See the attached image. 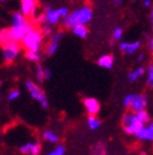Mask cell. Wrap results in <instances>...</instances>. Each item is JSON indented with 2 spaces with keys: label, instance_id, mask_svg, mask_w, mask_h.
Listing matches in <instances>:
<instances>
[{
  "label": "cell",
  "instance_id": "18",
  "mask_svg": "<svg viewBox=\"0 0 153 155\" xmlns=\"http://www.w3.org/2000/svg\"><path fill=\"white\" fill-rule=\"evenodd\" d=\"M101 124H102V122L96 117V115H90L88 117V126L92 130H96L100 128Z\"/></svg>",
  "mask_w": 153,
  "mask_h": 155
},
{
  "label": "cell",
  "instance_id": "32",
  "mask_svg": "<svg viewBox=\"0 0 153 155\" xmlns=\"http://www.w3.org/2000/svg\"><path fill=\"white\" fill-rule=\"evenodd\" d=\"M145 58H146V56H145V54H142V53L138 54V56H137V58H136L137 63H142V61H145Z\"/></svg>",
  "mask_w": 153,
  "mask_h": 155
},
{
  "label": "cell",
  "instance_id": "27",
  "mask_svg": "<svg viewBox=\"0 0 153 155\" xmlns=\"http://www.w3.org/2000/svg\"><path fill=\"white\" fill-rule=\"evenodd\" d=\"M64 148H63L62 145H58L57 148L55 149L54 151H52V152L47 153L46 155H64Z\"/></svg>",
  "mask_w": 153,
  "mask_h": 155
},
{
  "label": "cell",
  "instance_id": "25",
  "mask_svg": "<svg viewBox=\"0 0 153 155\" xmlns=\"http://www.w3.org/2000/svg\"><path fill=\"white\" fill-rule=\"evenodd\" d=\"M123 37V29L121 27H116L113 31V40L115 41H120Z\"/></svg>",
  "mask_w": 153,
  "mask_h": 155
},
{
  "label": "cell",
  "instance_id": "16",
  "mask_svg": "<svg viewBox=\"0 0 153 155\" xmlns=\"http://www.w3.org/2000/svg\"><path fill=\"white\" fill-rule=\"evenodd\" d=\"M72 31L75 36H77L80 39H86L87 36H88V34H89L88 28H87V26L84 24L75 25V26L72 28Z\"/></svg>",
  "mask_w": 153,
  "mask_h": 155
},
{
  "label": "cell",
  "instance_id": "4",
  "mask_svg": "<svg viewBox=\"0 0 153 155\" xmlns=\"http://www.w3.org/2000/svg\"><path fill=\"white\" fill-rule=\"evenodd\" d=\"M25 86H26L27 91H28V93L30 94L32 99L36 100L41 106L43 107L44 109L48 108L47 97H46L45 93L43 92V90H42L38 84H36V83L31 80H27L26 82H25Z\"/></svg>",
  "mask_w": 153,
  "mask_h": 155
},
{
  "label": "cell",
  "instance_id": "8",
  "mask_svg": "<svg viewBox=\"0 0 153 155\" xmlns=\"http://www.w3.org/2000/svg\"><path fill=\"white\" fill-rule=\"evenodd\" d=\"M43 18L44 23H47V24L52 25V26L57 25L61 21V16L59 15L58 9H53V8L48 7V5H46L44 8Z\"/></svg>",
  "mask_w": 153,
  "mask_h": 155
},
{
  "label": "cell",
  "instance_id": "11",
  "mask_svg": "<svg viewBox=\"0 0 153 155\" xmlns=\"http://www.w3.org/2000/svg\"><path fill=\"white\" fill-rule=\"evenodd\" d=\"M20 152L26 155H40L42 151V145L39 141L36 142H27L20 147Z\"/></svg>",
  "mask_w": 153,
  "mask_h": 155
},
{
  "label": "cell",
  "instance_id": "6",
  "mask_svg": "<svg viewBox=\"0 0 153 155\" xmlns=\"http://www.w3.org/2000/svg\"><path fill=\"white\" fill-rule=\"evenodd\" d=\"M148 106V98L145 95L141 94H133L132 95L131 104H130V110L132 112H140L146 110Z\"/></svg>",
  "mask_w": 153,
  "mask_h": 155
},
{
  "label": "cell",
  "instance_id": "36",
  "mask_svg": "<svg viewBox=\"0 0 153 155\" xmlns=\"http://www.w3.org/2000/svg\"><path fill=\"white\" fill-rule=\"evenodd\" d=\"M102 153H103V150L102 149H98V151H94V155H102Z\"/></svg>",
  "mask_w": 153,
  "mask_h": 155
},
{
  "label": "cell",
  "instance_id": "3",
  "mask_svg": "<svg viewBox=\"0 0 153 155\" xmlns=\"http://www.w3.org/2000/svg\"><path fill=\"white\" fill-rule=\"evenodd\" d=\"M122 126L124 128V131L129 135H135L139 129L145 126V124L140 121L137 113L135 112H127L122 117Z\"/></svg>",
  "mask_w": 153,
  "mask_h": 155
},
{
  "label": "cell",
  "instance_id": "28",
  "mask_svg": "<svg viewBox=\"0 0 153 155\" xmlns=\"http://www.w3.org/2000/svg\"><path fill=\"white\" fill-rule=\"evenodd\" d=\"M58 12H59V15L61 16V18H64V17H67V15H69V9L65 7H61L58 9Z\"/></svg>",
  "mask_w": 153,
  "mask_h": 155
},
{
  "label": "cell",
  "instance_id": "38",
  "mask_svg": "<svg viewBox=\"0 0 153 155\" xmlns=\"http://www.w3.org/2000/svg\"><path fill=\"white\" fill-rule=\"evenodd\" d=\"M0 86H1V80H0Z\"/></svg>",
  "mask_w": 153,
  "mask_h": 155
},
{
  "label": "cell",
  "instance_id": "40",
  "mask_svg": "<svg viewBox=\"0 0 153 155\" xmlns=\"http://www.w3.org/2000/svg\"><path fill=\"white\" fill-rule=\"evenodd\" d=\"M0 30H1V28H0Z\"/></svg>",
  "mask_w": 153,
  "mask_h": 155
},
{
  "label": "cell",
  "instance_id": "5",
  "mask_svg": "<svg viewBox=\"0 0 153 155\" xmlns=\"http://www.w3.org/2000/svg\"><path fill=\"white\" fill-rule=\"evenodd\" d=\"M2 46V57L3 61L7 64H12L18 56L20 52V46L18 42L16 41H9Z\"/></svg>",
  "mask_w": 153,
  "mask_h": 155
},
{
  "label": "cell",
  "instance_id": "17",
  "mask_svg": "<svg viewBox=\"0 0 153 155\" xmlns=\"http://www.w3.org/2000/svg\"><path fill=\"white\" fill-rule=\"evenodd\" d=\"M59 44L60 42H56L53 41V40H49L48 42L47 46H46V50H45V54L47 56H52L58 51V48H59Z\"/></svg>",
  "mask_w": 153,
  "mask_h": 155
},
{
  "label": "cell",
  "instance_id": "15",
  "mask_svg": "<svg viewBox=\"0 0 153 155\" xmlns=\"http://www.w3.org/2000/svg\"><path fill=\"white\" fill-rule=\"evenodd\" d=\"M145 72H146L145 67L139 66V67L135 68V69H133L132 71H130L129 74H127V79H129L130 82L134 83V82H136V81H138L139 79L145 74Z\"/></svg>",
  "mask_w": 153,
  "mask_h": 155
},
{
  "label": "cell",
  "instance_id": "13",
  "mask_svg": "<svg viewBox=\"0 0 153 155\" xmlns=\"http://www.w3.org/2000/svg\"><path fill=\"white\" fill-rule=\"evenodd\" d=\"M31 24L29 22L28 17L24 15L22 12H14L12 14V21H11V26L19 27V26H26V25Z\"/></svg>",
  "mask_w": 153,
  "mask_h": 155
},
{
  "label": "cell",
  "instance_id": "2",
  "mask_svg": "<svg viewBox=\"0 0 153 155\" xmlns=\"http://www.w3.org/2000/svg\"><path fill=\"white\" fill-rule=\"evenodd\" d=\"M42 43H43V35L40 29L36 28V27L27 32V35L22 40L23 46L27 51L32 52H40Z\"/></svg>",
  "mask_w": 153,
  "mask_h": 155
},
{
  "label": "cell",
  "instance_id": "33",
  "mask_svg": "<svg viewBox=\"0 0 153 155\" xmlns=\"http://www.w3.org/2000/svg\"><path fill=\"white\" fill-rule=\"evenodd\" d=\"M145 8H151L152 7V1L151 0H144V2H142Z\"/></svg>",
  "mask_w": 153,
  "mask_h": 155
},
{
  "label": "cell",
  "instance_id": "1",
  "mask_svg": "<svg viewBox=\"0 0 153 155\" xmlns=\"http://www.w3.org/2000/svg\"><path fill=\"white\" fill-rule=\"evenodd\" d=\"M92 16H93V13H92L91 7L85 5V7L78 8V9L74 10L73 12L69 13V15L63 18L62 24L65 28L72 29L75 25H87L92 19Z\"/></svg>",
  "mask_w": 153,
  "mask_h": 155
},
{
  "label": "cell",
  "instance_id": "20",
  "mask_svg": "<svg viewBox=\"0 0 153 155\" xmlns=\"http://www.w3.org/2000/svg\"><path fill=\"white\" fill-rule=\"evenodd\" d=\"M43 138L45 139L46 141L52 142V143H57L58 141H59V137H58V136L52 130H45L44 131Z\"/></svg>",
  "mask_w": 153,
  "mask_h": 155
},
{
  "label": "cell",
  "instance_id": "12",
  "mask_svg": "<svg viewBox=\"0 0 153 155\" xmlns=\"http://www.w3.org/2000/svg\"><path fill=\"white\" fill-rule=\"evenodd\" d=\"M141 46V41H133V42H120L119 48L123 54L132 55L136 53Z\"/></svg>",
  "mask_w": 153,
  "mask_h": 155
},
{
  "label": "cell",
  "instance_id": "22",
  "mask_svg": "<svg viewBox=\"0 0 153 155\" xmlns=\"http://www.w3.org/2000/svg\"><path fill=\"white\" fill-rule=\"evenodd\" d=\"M40 30H41V32H42V35H43V37H50L54 34L52 25L47 24V23H43V25H42Z\"/></svg>",
  "mask_w": 153,
  "mask_h": 155
},
{
  "label": "cell",
  "instance_id": "30",
  "mask_svg": "<svg viewBox=\"0 0 153 155\" xmlns=\"http://www.w3.org/2000/svg\"><path fill=\"white\" fill-rule=\"evenodd\" d=\"M44 78H45V80H49L50 78H52V71L48 68L44 69Z\"/></svg>",
  "mask_w": 153,
  "mask_h": 155
},
{
  "label": "cell",
  "instance_id": "21",
  "mask_svg": "<svg viewBox=\"0 0 153 155\" xmlns=\"http://www.w3.org/2000/svg\"><path fill=\"white\" fill-rule=\"evenodd\" d=\"M26 58L28 61H32V63H39L42 59L40 52H32V51H27L26 52Z\"/></svg>",
  "mask_w": 153,
  "mask_h": 155
},
{
  "label": "cell",
  "instance_id": "31",
  "mask_svg": "<svg viewBox=\"0 0 153 155\" xmlns=\"http://www.w3.org/2000/svg\"><path fill=\"white\" fill-rule=\"evenodd\" d=\"M148 48H149V51H150V53L153 55V37H152V38L149 39V41H148Z\"/></svg>",
  "mask_w": 153,
  "mask_h": 155
},
{
  "label": "cell",
  "instance_id": "37",
  "mask_svg": "<svg viewBox=\"0 0 153 155\" xmlns=\"http://www.w3.org/2000/svg\"><path fill=\"white\" fill-rule=\"evenodd\" d=\"M0 1H1V2H3V1H5V0H0Z\"/></svg>",
  "mask_w": 153,
  "mask_h": 155
},
{
  "label": "cell",
  "instance_id": "29",
  "mask_svg": "<svg viewBox=\"0 0 153 155\" xmlns=\"http://www.w3.org/2000/svg\"><path fill=\"white\" fill-rule=\"evenodd\" d=\"M131 99H132V94H129L124 97V99H123V106L125 108H129L130 104H131Z\"/></svg>",
  "mask_w": 153,
  "mask_h": 155
},
{
  "label": "cell",
  "instance_id": "19",
  "mask_svg": "<svg viewBox=\"0 0 153 155\" xmlns=\"http://www.w3.org/2000/svg\"><path fill=\"white\" fill-rule=\"evenodd\" d=\"M146 72H147V80H146L147 85L150 88H153V61L149 64L148 68L146 69Z\"/></svg>",
  "mask_w": 153,
  "mask_h": 155
},
{
  "label": "cell",
  "instance_id": "34",
  "mask_svg": "<svg viewBox=\"0 0 153 155\" xmlns=\"http://www.w3.org/2000/svg\"><path fill=\"white\" fill-rule=\"evenodd\" d=\"M150 21H151V25H152V34H153V5L151 7V11H150Z\"/></svg>",
  "mask_w": 153,
  "mask_h": 155
},
{
  "label": "cell",
  "instance_id": "23",
  "mask_svg": "<svg viewBox=\"0 0 153 155\" xmlns=\"http://www.w3.org/2000/svg\"><path fill=\"white\" fill-rule=\"evenodd\" d=\"M44 69H45V68L42 67V65H36V78L39 82H43V81L45 80V78H44Z\"/></svg>",
  "mask_w": 153,
  "mask_h": 155
},
{
  "label": "cell",
  "instance_id": "7",
  "mask_svg": "<svg viewBox=\"0 0 153 155\" xmlns=\"http://www.w3.org/2000/svg\"><path fill=\"white\" fill-rule=\"evenodd\" d=\"M38 0H20V12L27 17H36Z\"/></svg>",
  "mask_w": 153,
  "mask_h": 155
},
{
  "label": "cell",
  "instance_id": "26",
  "mask_svg": "<svg viewBox=\"0 0 153 155\" xmlns=\"http://www.w3.org/2000/svg\"><path fill=\"white\" fill-rule=\"evenodd\" d=\"M19 96H20V92H19L18 90H13L8 95V99H9L10 101H13V100H16Z\"/></svg>",
  "mask_w": 153,
  "mask_h": 155
},
{
  "label": "cell",
  "instance_id": "24",
  "mask_svg": "<svg viewBox=\"0 0 153 155\" xmlns=\"http://www.w3.org/2000/svg\"><path fill=\"white\" fill-rule=\"evenodd\" d=\"M136 113H137V115H138L139 119H140V121L142 122L145 125H147V124L151 121L150 114H149L146 110H144V111H140V112H136Z\"/></svg>",
  "mask_w": 153,
  "mask_h": 155
},
{
  "label": "cell",
  "instance_id": "39",
  "mask_svg": "<svg viewBox=\"0 0 153 155\" xmlns=\"http://www.w3.org/2000/svg\"><path fill=\"white\" fill-rule=\"evenodd\" d=\"M131 1H136V0H131Z\"/></svg>",
  "mask_w": 153,
  "mask_h": 155
},
{
  "label": "cell",
  "instance_id": "35",
  "mask_svg": "<svg viewBox=\"0 0 153 155\" xmlns=\"http://www.w3.org/2000/svg\"><path fill=\"white\" fill-rule=\"evenodd\" d=\"M113 2L116 5H121L123 3V0H113Z\"/></svg>",
  "mask_w": 153,
  "mask_h": 155
},
{
  "label": "cell",
  "instance_id": "10",
  "mask_svg": "<svg viewBox=\"0 0 153 155\" xmlns=\"http://www.w3.org/2000/svg\"><path fill=\"white\" fill-rule=\"evenodd\" d=\"M83 102H84L86 111L88 112V114H90V115H96V114L100 112L101 104L95 98H93V97H86Z\"/></svg>",
  "mask_w": 153,
  "mask_h": 155
},
{
  "label": "cell",
  "instance_id": "14",
  "mask_svg": "<svg viewBox=\"0 0 153 155\" xmlns=\"http://www.w3.org/2000/svg\"><path fill=\"white\" fill-rule=\"evenodd\" d=\"M114 64H115V58L110 54H105V55L101 56L98 61V65L105 69H111L114 67Z\"/></svg>",
  "mask_w": 153,
  "mask_h": 155
},
{
  "label": "cell",
  "instance_id": "9",
  "mask_svg": "<svg viewBox=\"0 0 153 155\" xmlns=\"http://www.w3.org/2000/svg\"><path fill=\"white\" fill-rule=\"evenodd\" d=\"M135 137L144 141H152L153 140V121H150L147 125H145L141 129H139Z\"/></svg>",
  "mask_w": 153,
  "mask_h": 155
}]
</instances>
